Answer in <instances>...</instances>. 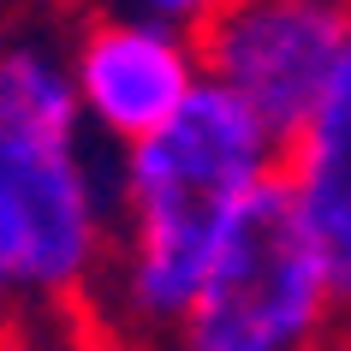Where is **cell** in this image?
<instances>
[{"label":"cell","instance_id":"9","mask_svg":"<svg viewBox=\"0 0 351 351\" xmlns=\"http://www.w3.org/2000/svg\"><path fill=\"white\" fill-rule=\"evenodd\" d=\"M328 351H351V298H346V310H339V328H333V346Z\"/></svg>","mask_w":351,"mask_h":351},{"label":"cell","instance_id":"7","mask_svg":"<svg viewBox=\"0 0 351 351\" xmlns=\"http://www.w3.org/2000/svg\"><path fill=\"white\" fill-rule=\"evenodd\" d=\"M19 304H24V239H19L12 197H6V185H0V333L12 328Z\"/></svg>","mask_w":351,"mask_h":351},{"label":"cell","instance_id":"5","mask_svg":"<svg viewBox=\"0 0 351 351\" xmlns=\"http://www.w3.org/2000/svg\"><path fill=\"white\" fill-rule=\"evenodd\" d=\"M280 173L310 221L339 298H351V42L333 66L328 90L315 95L304 125L280 149Z\"/></svg>","mask_w":351,"mask_h":351},{"label":"cell","instance_id":"8","mask_svg":"<svg viewBox=\"0 0 351 351\" xmlns=\"http://www.w3.org/2000/svg\"><path fill=\"white\" fill-rule=\"evenodd\" d=\"M131 12H143V19H161V24H179V30H197V24L221 6V0H125Z\"/></svg>","mask_w":351,"mask_h":351},{"label":"cell","instance_id":"6","mask_svg":"<svg viewBox=\"0 0 351 351\" xmlns=\"http://www.w3.org/2000/svg\"><path fill=\"white\" fill-rule=\"evenodd\" d=\"M84 137L72 60L42 36H6L0 48V143H72Z\"/></svg>","mask_w":351,"mask_h":351},{"label":"cell","instance_id":"3","mask_svg":"<svg viewBox=\"0 0 351 351\" xmlns=\"http://www.w3.org/2000/svg\"><path fill=\"white\" fill-rule=\"evenodd\" d=\"M191 36L203 77L232 90L286 143L346 54L351 0H221Z\"/></svg>","mask_w":351,"mask_h":351},{"label":"cell","instance_id":"11","mask_svg":"<svg viewBox=\"0 0 351 351\" xmlns=\"http://www.w3.org/2000/svg\"><path fill=\"white\" fill-rule=\"evenodd\" d=\"M0 48H6V6H0Z\"/></svg>","mask_w":351,"mask_h":351},{"label":"cell","instance_id":"4","mask_svg":"<svg viewBox=\"0 0 351 351\" xmlns=\"http://www.w3.org/2000/svg\"><path fill=\"white\" fill-rule=\"evenodd\" d=\"M66 60L84 125H95L113 143H137L155 125H167L203 84L197 36L143 12H95L66 48Z\"/></svg>","mask_w":351,"mask_h":351},{"label":"cell","instance_id":"1","mask_svg":"<svg viewBox=\"0 0 351 351\" xmlns=\"http://www.w3.org/2000/svg\"><path fill=\"white\" fill-rule=\"evenodd\" d=\"M280 149L286 143L215 77H203L167 125L119 143L113 244L90 292L95 322L131 346H161L239 208L280 173Z\"/></svg>","mask_w":351,"mask_h":351},{"label":"cell","instance_id":"2","mask_svg":"<svg viewBox=\"0 0 351 351\" xmlns=\"http://www.w3.org/2000/svg\"><path fill=\"white\" fill-rule=\"evenodd\" d=\"M346 298L286 173L239 208L203 286L173 322V351H328Z\"/></svg>","mask_w":351,"mask_h":351},{"label":"cell","instance_id":"10","mask_svg":"<svg viewBox=\"0 0 351 351\" xmlns=\"http://www.w3.org/2000/svg\"><path fill=\"white\" fill-rule=\"evenodd\" d=\"M0 6H48V0H0Z\"/></svg>","mask_w":351,"mask_h":351}]
</instances>
